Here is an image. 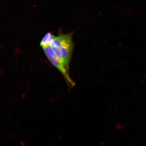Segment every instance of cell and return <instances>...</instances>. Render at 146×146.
Returning a JSON list of instances; mask_svg holds the SVG:
<instances>
[{
	"label": "cell",
	"mask_w": 146,
	"mask_h": 146,
	"mask_svg": "<svg viewBox=\"0 0 146 146\" xmlns=\"http://www.w3.org/2000/svg\"><path fill=\"white\" fill-rule=\"evenodd\" d=\"M48 59L54 66L59 70L65 79L68 86V90L72 88L76 85L75 83L72 81L69 76L68 70L66 68L58 56L50 46L42 47Z\"/></svg>",
	"instance_id": "obj_2"
},
{
	"label": "cell",
	"mask_w": 146,
	"mask_h": 146,
	"mask_svg": "<svg viewBox=\"0 0 146 146\" xmlns=\"http://www.w3.org/2000/svg\"><path fill=\"white\" fill-rule=\"evenodd\" d=\"M56 37L52 33H47L42 40L40 43L41 46L42 47L50 46L51 43Z\"/></svg>",
	"instance_id": "obj_3"
},
{
	"label": "cell",
	"mask_w": 146,
	"mask_h": 146,
	"mask_svg": "<svg viewBox=\"0 0 146 146\" xmlns=\"http://www.w3.org/2000/svg\"><path fill=\"white\" fill-rule=\"evenodd\" d=\"M72 35L71 34L60 33L50 45L51 48L68 70L74 49Z\"/></svg>",
	"instance_id": "obj_1"
}]
</instances>
